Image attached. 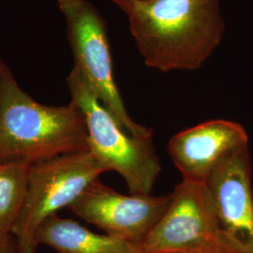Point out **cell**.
Here are the masks:
<instances>
[{"label": "cell", "mask_w": 253, "mask_h": 253, "mask_svg": "<svg viewBox=\"0 0 253 253\" xmlns=\"http://www.w3.org/2000/svg\"><path fill=\"white\" fill-rule=\"evenodd\" d=\"M126 15L145 65L163 73L198 70L225 31L220 0H133Z\"/></svg>", "instance_id": "6da1fadb"}, {"label": "cell", "mask_w": 253, "mask_h": 253, "mask_svg": "<svg viewBox=\"0 0 253 253\" xmlns=\"http://www.w3.org/2000/svg\"><path fill=\"white\" fill-rule=\"evenodd\" d=\"M88 150L81 110L44 105L23 90L0 58V162L25 164Z\"/></svg>", "instance_id": "7a4b0ae2"}, {"label": "cell", "mask_w": 253, "mask_h": 253, "mask_svg": "<svg viewBox=\"0 0 253 253\" xmlns=\"http://www.w3.org/2000/svg\"><path fill=\"white\" fill-rule=\"evenodd\" d=\"M67 84L71 101L81 110L85 120L90 153L108 172H118L130 194H150L161 173L152 138L126 133L74 66Z\"/></svg>", "instance_id": "3957f363"}, {"label": "cell", "mask_w": 253, "mask_h": 253, "mask_svg": "<svg viewBox=\"0 0 253 253\" xmlns=\"http://www.w3.org/2000/svg\"><path fill=\"white\" fill-rule=\"evenodd\" d=\"M106 172L89 150L31 165L25 200L10 232L19 253H36L41 225L60 209L70 208L91 183Z\"/></svg>", "instance_id": "277c9868"}, {"label": "cell", "mask_w": 253, "mask_h": 253, "mask_svg": "<svg viewBox=\"0 0 253 253\" xmlns=\"http://www.w3.org/2000/svg\"><path fill=\"white\" fill-rule=\"evenodd\" d=\"M74 67L85 79L100 103L129 135L152 138L150 127L129 117L115 81L106 21L87 0H58Z\"/></svg>", "instance_id": "5b68a950"}, {"label": "cell", "mask_w": 253, "mask_h": 253, "mask_svg": "<svg viewBox=\"0 0 253 253\" xmlns=\"http://www.w3.org/2000/svg\"><path fill=\"white\" fill-rule=\"evenodd\" d=\"M170 206L142 242L145 253H249L227 235L206 183L183 180Z\"/></svg>", "instance_id": "8992f818"}, {"label": "cell", "mask_w": 253, "mask_h": 253, "mask_svg": "<svg viewBox=\"0 0 253 253\" xmlns=\"http://www.w3.org/2000/svg\"><path fill=\"white\" fill-rule=\"evenodd\" d=\"M172 195H125L94 181L69 209L107 235L141 243L162 219Z\"/></svg>", "instance_id": "52a82bcc"}, {"label": "cell", "mask_w": 253, "mask_h": 253, "mask_svg": "<svg viewBox=\"0 0 253 253\" xmlns=\"http://www.w3.org/2000/svg\"><path fill=\"white\" fill-rule=\"evenodd\" d=\"M206 184L224 232L253 253V167L249 145L227 156Z\"/></svg>", "instance_id": "ba28073f"}, {"label": "cell", "mask_w": 253, "mask_h": 253, "mask_svg": "<svg viewBox=\"0 0 253 253\" xmlns=\"http://www.w3.org/2000/svg\"><path fill=\"white\" fill-rule=\"evenodd\" d=\"M245 145H249V135L242 125L213 119L174 134L168 152L183 180L206 183L227 156Z\"/></svg>", "instance_id": "9c48e42d"}, {"label": "cell", "mask_w": 253, "mask_h": 253, "mask_svg": "<svg viewBox=\"0 0 253 253\" xmlns=\"http://www.w3.org/2000/svg\"><path fill=\"white\" fill-rule=\"evenodd\" d=\"M36 242L38 246L52 248L56 253H145L141 243L93 233L77 221L57 214L41 225Z\"/></svg>", "instance_id": "30bf717a"}, {"label": "cell", "mask_w": 253, "mask_h": 253, "mask_svg": "<svg viewBox=\"0 0 253 253\" xmlns=\"http://www.w3.org/2000/svg\"><path fill=\"white\" fill-rule=\"evenodd\" d=\"M29 167L0 162V229L8 234L11 232L25 200Z\"/></svg>", "instance_id": "8fae6325"}, {"label": "cell", "mask_w": 253, "mask_h": 253, "mask_svg": "<svg viewBox=\"0 0 253 253\" xmlns=\"http://www.w3.org/2000/svg\"><path fill=\"white\" fill-rule=\"evenodd\" d=\"M0 253H20L12 235L0 229Z\"/></svg>", "instance_id": "7c38bea8"}, {"label": "cell", "mask_w": 253, "mask_h": 253, "mask_svg": "<svg viewBox=\"0 0 253 253\" xmlns=\"http://www.w3.org/2000/svg\"><path fill=\"white\" fill-rule=\"evenodd\" d=\"M109 1L114 3L122 11H124L125 13H126L128 11L129 8H130L133 0H109Z\"/></svg>", "instance_id": "4fadbf2b"}, {"label": "cell", "mask_w": 253, "mask_h": 253, "mask_svg": "<svg viewBox=\"0 0 253 253\" xmlns=\"http://www.w3.org/2000/svg\"></svg>", "instance_id": "5bb4252c"}]
</instances>
